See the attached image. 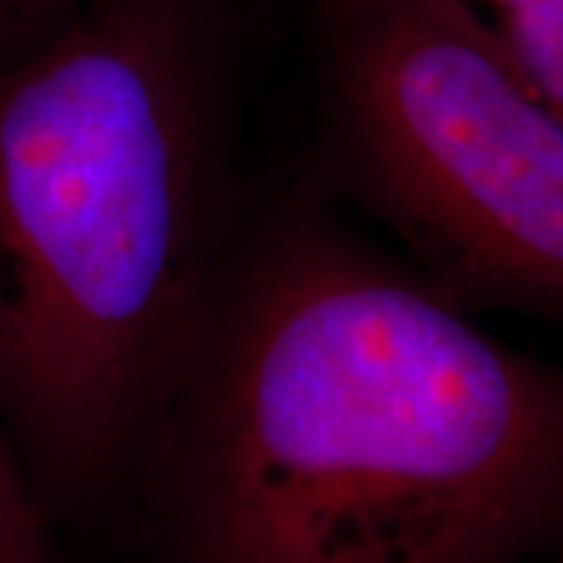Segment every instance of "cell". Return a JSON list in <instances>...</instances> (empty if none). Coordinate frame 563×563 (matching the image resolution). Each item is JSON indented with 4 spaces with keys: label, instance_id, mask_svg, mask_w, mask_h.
Instances as JSON below:
<instances>
[{
    "label": "cell",
    "instance_id": "obj_1",
    "mask_svg": "<svg viewBox=\"0 0 563 563\" xmlns=\"http://www.w3.org/2000/svg\"><path fill=\"white\" fill-rule=\"evenodd\" d=\"M135 473L166 563H544L563 373L301 210L207 307Z\"/></svg>",
    "mask_w": 563,
    "mask_h": 563
},
{
    "label": "cell",
    "instance_id": "obj_2",
    "mask_svg": "<svg viewBox=\"0 0 563 563\" xmlns=\"http://www.w3.org/2000/svg\"><path fill=\"white\" fill-rule=\"evenodd\" d=\"M217 101L191 0L0 66V422L44 514L132 479L207 317Z\"/></svg>",
    "mask_w": 563,
    "mask_h": 563
},
{
    "label": "cell",
    "instance_id": "obj_3",
    "mask_svg": "<svg viewBox=\"0 0 563 563\" xmlns=\"http://www.w3.org/2000/svg\"><path fill=\"white\" fill-rule=\"evenodd\" d=\"M325 141L426 279L563 317V113L476 0H325Z\"/></svg>",
    "mask_w": 563,
    "mask_h": 563
},
{
    "label": "cell",
    "instance_id": "obj_4",
    "mask_svg": "<svg viewBox=\"0 0 563 563\" xmlns=\"http://www.w3.org/2000/svg\"><path fill=\"white\" fill-rule=\"evenodd\" d=\"M526 79L563 113V0H476Z\"/></svg>",
    "mask_w": 563,
    "mask_h": 563
},
{
    "label": "cell",
    "instance_id": "obj_5",
    "mask_svg": "<svg viewBox=\"0 0 563 563\" xmlns=\"http://www.w3.org/2000/svg\"><path fill=\"white\" fill-rule=\"evenodd\" d=\"M47 529L51 517L0 422V563H47Z\"/></svg>",
    "mask_w": 563,
    "mask_h": 563
},
{
    "label": "cell",
    "instance_id": "obj_6",
    "mask_svg": "<svg viewBox=\"0 0 563 563\" xmlns=\"http://www.w3.org/2000/svg\"><path fill=\"white\" fill-rule=\"evenodd\" d=\"M95 0H0V66L22 60L63 29Z\"/></svg>",
    "mask_w": 563,
    "mask_h": 563
},
{
    "label": "cell",
    "instance_id": "obj_7",
    "mask_svg": "<svg viewBox=\"0 0 563 563\" xmlns=\"http://www.w3.org/2000/svg\"><path fill=\"white\" fill-rule=\"evenodd\" d=\"M544 563H563V551H561V554H554V558H548Z\"/></svg>",
    "mask_w": 563,
    "mask_h": 563
}]
</instances>
